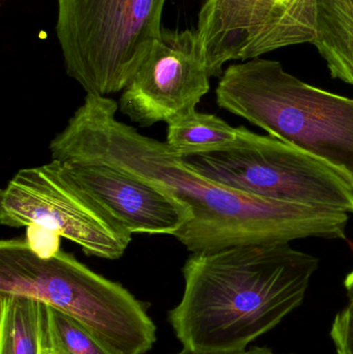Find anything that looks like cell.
<instances>
[{
  "instance_id": "6da1fadb",
  "label": "cell",
  "mask_w": 353,
  "mask_h": 354,
  "mask_svg": "<svg viewBox=\"0 0 353 354\" xmlns=\"http://www.w3.org/2000/svg\"><path fill=\"white\" fill-rule=\"evenodd\" d=\"M118 107L110 97L86 93L50 142L52 160L107 164L171 192L192 210V220L174 235L192 253L321 235L316 208L263 199L201 176L167 143L120 122Z\"/></svg>"
},
{
  "instance_id": "8992f818",
  "label": "cell",
  "mask_w": 353,
  "mask_h": 354,
  "mask_svg": "<svg viewBox=\"0 0 353 354\" xmlns=\"http://www.w3.org/2000/svg\"><path fill=\"white\" fill-rule=\"evenodd\" d=\"M240 128L236 145L184 158L201 176L263 199L353 214V177L296 145Z\"/></svg>"
},
{
  "instance_id": "52a82bcc",
  "label": "cell",
  "mask_w": 353,
  "mask_h": 354,
  "mask_svg": "<svg viewBox=\"0 0 353 354\" xmlns=\"http://www.w3.org/2000/svg\"><path fill=\"white\" fill-rule=\"evenodd\" d=\"M0 224L43 227L68 239L85 255L120 259L132 241L126 231L57 160L21 169L0 192Z\"/></svg>"
},
{
  "instance_id": "30bf717a",
  "label": "cell",
  "mask_w": 353,
  "mask_h": 354,
  "mask_svg": "<svg viewBox=\"0 0 353 354\" xmlns=\"http://www.w3.org/2000/svg\"><path fill=\"white\" fill-rule=\"evenodd\" d=\"M62 163L68 176L131 234L174 236L192 220L188 204L168 189L134 174L103 163Z\"/></svg>"
},
{
  "instance_id": "5bb4252c",
  "label": "cell",
  "mask_w": 353,
  "mask_h": 354,
  "mask_svg": "<svg viewBox=\"0 0 353 354\" xmlns=\"http://www.w3.org/2000/svg\"><path fill=\"white\" fill-rule=\"evenodd\" d=\"M41 354H117L66 314L41 303Z\"/></svg>"
},
{
  "instance_id": "2e32d148",
  "label": "cell",
  "mask_w": 353,
  "mask_h": 354,
  "mask_svg": "<svg viewBox=\"0 0 353 354\" xmlns=\"http://www.w3.org/2000/svg\"><path fill=\"white\" fill-rule=\"evenodd\" d=\"M25 239L30 249L41 257H49L60 251L59 235L43 227L35 225L27 227Z\"/></svg>"
},
{
  "instance_id": "277c9868",
  "label": "cell",
  "mask_w": 353,
  "mask_h": 354,
  "mask_svg": "<svg viewBox=\"0 0 353 354\" xmlns=\"http://www.w3.org/2000/svg\"><path fill=\"white\" fill-rule=\"evenodd\" d=\"M8 295L51 306L117 354H144L157 341V326L142 301L62 250L41 257L26 239H2L0 295Z\"/></svg>"
},
{
  "instance_id": "7a4b0ae2",
  "label": "cell",
  "mask_w": 353,
  "mask_h": 354,
  "mask_svg": "<svg viewBox=\"0 0 353 354\" xmlns=\"http://www.w3.org/2000/svg\"><path fill=\"white\" fill-rule=\"evenodd\" d=\"M318 268L316 256L290 243L192 253L182 268L184 295L168 313L182 351H246L300 307Z\"/></svg>"
},
{
  "instance_id": "4fadbf2b",
  "label": "cell",
  "mask_w": 353,
  "mask_h": 354,
  "mask_svg": "<svg viewBox=\"0 0 353 354\" xmlns=\"http://www.w3.org/2000/svg\"><path fill=\"white\" fill-rule=\"evenodd\" d=\"M0 354H41V303L0 295Z\"/></svg>"
},
{
  "instance_id": "9c48e42d",
  "label": "cell",
  "mask_w": 353,
  "mask_h": 354,
  "mask_svg": "<svg viewBox=\"0 0 353 354\" xmlns=\"http://www.w3.org/2000/svg\"><path fill=\"white\" fill-rule=\"evenodd\" d=\"M195 29H163L130 84L120 110L142 128L169 124L196 112L211 79Z\"/></svg>"
},
{
  "instance_id": "7c38bea8",
  "label": "cell",
  "mask_w": 353,
  "mask_h": 354,
  "mask_svg": "<svg viewBox=\"0 0 353 354\" xmlns=\"http://www.w3.org/2000/svg\"><path fill=\"white\" fill-rule=\"evenodd\" d=\"M240 128L215 114L194 112L168 124V147L182 158L229 149L238 143Z\"/></svg>"
},
{
  "instance_id": "3957f363",
  "label": "cell",
  "mask_w": 353,
  "mask_h": 354,
  "mask_svg": "<svg viewBox=\"0 0 353 354\" xmlns=\"http://www.w3.org/2000/svg\"><path fill=\"white\" fill-rule=\"evenodd\" d=\"M218 106L296 145L353 177V99L308 84L276 60L228 66L216 89Z\"/></svg>"
},
{
  "instance_id": "e0dca14e",
  "label": "cell",
  "mask_w": 353,
  "mask_h": 354,
  "mask_svg": "<svg viewBox=\"0 0 353 354\" xmlns=\"http://www.w3.org/2000/svg\"><path fill=\"white\" fill-rule=\"evenodd\" d=\"M178 354H198L188 353V351H182V353ZM224 354H274L273 351L269 348H260V347H256V348L246 349L244 351H240V353H224Z\"/></svg>"
},
{
  "instance_id": "9a60e30c",
  "label": "cell",
  "mask_w": 353,
  "mask_h": 354,
  "mask_svg": "<svg viewBox=\"0 0 353 354\" xmlns=\"http://www.w3.org/2000/svg\"><path fill=\"white\" fill-rule=\"evenodd\" d=\"M337 354H353V304L337 314L331 328Z\"/></svg>"
},
{
  "instance_id": "8fae6325",
  "label": "cell",
  "mask_w": 353,
  "mask_h": 354,
  "mask_svg": "<svg viewBox=\"0 0 353 354\" xmlns=\"http://www.w3.org/2000/svg\"><path fill=\"white\" fill-rule=\"evenodd\" d=\"M312 44L331 76L353 86V0H315Z\"/></svg>"
},
{
  "instance_id": "d6986e66",
  "label": "cell",
  "mask_w": 353,
  "mask_h": 354,
  "mask_svg": "<svg viewBox=\"0 0 353 354\" xmlns=\"http://www.w3.org/2000/svg\"><path fill=\"white\" fill-rule=\"evenodd\" d=\"M342 214H343V212H342ZM345 214L346 216H347V224H348V214ZM347 229V228H346ZM346 239H347V232H346V235H345V237H344L343 239H341V241H346Z\"/></svg>"
},
{
  "instance_id": "ac0fdd59",
  "label": "cell",
  "mask_w": 353,
  "mask_h": 354,
  "mask_svg": "<svg viewBox=\"0 0 353 354\" xmlns=\"http://www.w3.org/2000/svg\"><path fill=\"white\" fill-rule=\"evenodd\" d=\"M344 287H345L346 295H347L350 304H353V270L346 276L344 281Z\"/></svg>"
},
{
  "instance_id": "5b68a950",
  "label": "cell",
  "mask_w": 353,
  "mask_h": 354,
  "mask_svg": "<svg viewBox=\"0 0 353 354\" xmlns=\"http://www.w3.org/2000/svg\"><path fill=\"white\" fill-rule=\"evenodd\" d=\"M167 0H58L55 32L68 77L86 93L130 84L162 35Z\"/></svg>"
},
{
  "instance_id": "ba28073f",
  "label": "cell",
  "mask_w": 353,
  "mask_h": 354,
  "mask_svg": "<svg viewBox=\"0 0 353 354\" xmlns=\"http://www.w3.org/2000/svg\"><path fill=\"white\" fill-rule=\"evenodd\" d=\"M197 39L211 77L231 60L259 58L315 37V0H205Z\"/></svg>"
}]
</instances>
